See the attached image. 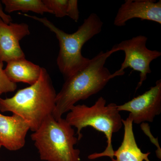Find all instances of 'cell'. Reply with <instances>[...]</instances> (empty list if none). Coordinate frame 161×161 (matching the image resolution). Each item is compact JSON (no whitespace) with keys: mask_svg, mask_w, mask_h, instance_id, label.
Returning a JSON list of instances; mask_svg holds the SVG:
<instances>
[{"mask_svg":"<svg viewBox=\"0 0 161 161\" xmlns=\"http://www.w3.org/2000/svg\"><path fill=\"white\" fill-rule=\"evenodd\" d=\"M116 52L112 47L106 52H100L85 67L66 78L56 96L53 114L55 119L62 118L79 101L86 100L100 92L113 78L105 64L108 58Z\"/></svg>","mask_w":161,"mask_h":161,"instance_id":"6da1fadb","label":"cell"},{"mask_svg":"<svg viewBox=\"0 0 161 161\" xmlns=\"http://www.w3.org/2000/svg\"><path fill=\"white\" fill-rule=\"evenodd\" d=\"M57 95L49 74L42 67L36 83L19 90L11 98H0V111L19 115L34 132L47 116L53 115Z\"/></svg>","mask_w":161,"mask_h":161,"instance_id":"7a4b0ae2","label":"cell"},{"mask_svg":"<svg viewBox=\"0 0 161 161\" xmlns=\"http://www.w3.org/2000/svg\"><path fill=\"white\" fill-rule=\"evenodd\" d=\"M23 15L42 23L56 34L60 46L57 64L66 78L82 69L90 62L91 59L85 58L81 54V49L85 43L102 31L103 23L96 14H91L85 19L78 30L72 34L67 33L59 29L46 18L26 13Z\"/></svg>","mask_w":161,"mask_h":161,"instance_id":"3957f363","label":"cell"},{"mask_svg":"<svg viewBox=\"0 0 161 161\" xmlns=\"http://www.w3.org/2000/svg\"><path fill=\"white\" fill-rule=\"evenodd\" d=\"M107 101L100 97L92 106L78 104L71 108L65 120L72 127L77 128L78 141L82 137L83 128L91 126L97 131L103 132L107 139V147L103 152L94 153L88 156L90 159L108 157L113 159L114 150L112 145L113 133L118 132L123 126L122 119L117 108V105Z\"/></svg>","mask_w":161,"mask_h":161,"instance_id":"277c9868","label":"cell"},{"mask_svg":"<svg viewBox=\"0 0 161 161\" xmlns=\"http://www.w3.org/2000/svg\"><path fill=\"white\" fill-rule=\"evenodd\" d=\"M31 138L42 160L80 161V150L75 148L78 141L75 130L64 119L49 115Z\"/></svg>","mask_w":161,"mask_h":161,"instance_id":"5b68a950","label":"cell"},{"mask_svg":"<svg viewBox=\"0 0 161 161\" xmlns=\"http://www.w3.org/2000/svg\"><path fill=\"white\" fill-rule=\"evenodd\" d=\"M147 37L139 35L130 40H124L112 47L116 52L123 51L125 53V60L120 68L112 74V78L125 75V70L127 68L139 72L140 80L136 92L146 80L147 75L152 72L150 67V63L161 56V52L147 48Z\"/></svg>","mask_w":161,"mask_h":161,"instance_id":"8992f818","label":"cell"},{"mask_svg":"<svg viewBox=\"0 0 161 161\" xmlns=\"http://www.w3.org/2000/svg\"><path fill=\"white\" fill-rule=\"evenodd\" d=\"M119 112H130L133 123L152 122L156 116L161 112V80L156 82L155 86L124 104L117 106Z\"/></svg>","mask_w":161,"mask_h":161,"instance_id":"52a82bcc","label":"cell"},{"mask_svg":"<svg viewBox=\"0 0 161 161\" xmlns=\"http://www.w3.org/2000/svg\"><path fill=\"white\" fill-rule=\"evenodd\" d=\"M30 34L29 26L26 23L6 24L0 18V61L8 63L25 58L20 41Z\"/></svg>","mask_w":161,"mask_h":161,"instance_id":"ba28073f","label":"cell"},{"mask_svg":"<svg viewBox=\"0 0 161 161\" xmlns=\"http://www.w3.org/2000/svg\"><path fill=\"white\" fill-rule=\"evenodd\" d=\"M136 18L161 24V0H125L117 12L114 24L125 26L129 20Z\"/></svg>","mask_w":161,"mask_h":161,"instance_id":"9c48e42d","label":"cell"},{"mask_svg":"<svg viewBox=\"0 0 161 161\" xmlns=\"http://www.w3.org/2000/svg\"><path fill=\"white\" fill-rule=\"evenodd\" d=\"M30 127L16 114L6 116L0 113V145L10 151H17L24 147Z\"/></svg>","mask_w":161,"mask_h":161,"instance_id":"30bf717a","label":"cell"},{"mask_svg":"<svg viewBox=\"0 0 161 161\" xmlns=\"http://www.w3.org/2000/svg\"><path fill=\"white\" fill-rule=\"evenodd\" d=\"M124 135L122 142L117 150L114 151L112 161H150V152L144 153L139 148L133 131V121L130 115L122 119Z\"/></svg>","mask_w":161,"mask_h":161,"instance_id":"8fae6325","label":"cell"},{"mask_svg":"<svg viewBox=\"0 0 161 161\" xmlns=\"http://www.w3.org/2000/svg\"><path fill=\"white\" fill-rule=\"evenodd\" d=\"M7 63L4 71L9 80L14 83L23 82L32 85L40 78L42 67L25 58Z\"/></svg>","mask_w":161,"mask_h":161,"instance_id":"7c38bea8","label":"cell"},{"mask_svg":"<svg viewBox=\"0 0 161 161\" xmlns=\"http://www.w3.org/2000/svg\"><path fill=\"white\" fill-rule=\"evenodd\" d=\"M1 2L5 6V12L8 13L22 11L33 12L42 15L45 13L53 14L41 0H2Z\"/></svg>","mask_w":161,"mask_h":161,"instance_id":"4fadbf2b","label":"cell"},{"mask_svg":"<svg viewBox=\"0 0 161 161\" xmlns=\"http://www.w3.org/2000/svg\"><path fill=\"white\" fill-rule=\"evenodd\" d=\"M46 7L57 18H63L67 16L68 0H43Z\"/></svg>","mask_w":161,"mask_h":161,"instance_id":"5bb4252c","label":"cell"},{"mask_svg":"<svg viewBox=\"0 0 161 161\" xmlns=\"http://www.w3.org/2000/svg\"><path fill=\"white\" fill-rule=\"evenodd\" d=\"M3 67V63L0 61V95L14 92L17 88L16 83L11 81L7 77Z\"/></svg>","mask_w":161,"mask_h":161,"instance_id":"9a60e30c","label":"cell"},{"mask_svg":"<svg viewBox=\"0 0 161 161\" xmlns=\"http://www.w3.org/2000/svg\"><path fill=\"white\" fill-rule=\"evenodd\" d=\"M66 13L67 16L72 20L78 22L79 18V11L77 0H68Z\"/></svg>","mask_w":161,"mask_h":161,"instance_id":"2e32d148","label":"cell"},{"mask_svg":"<svg viewBox=\"0 0 161 161\" xmlns=\"http://www.w3.org/2000/svg\"><path fill=\"white\" fill-rule=\"evenodd\" d=\"M0 18L6 24H9L12 21L11 17L9 15L6 14L3 9L2 2L0 1Z\"/></svg>","mask_w":161,"mask_h":161,"instance_id":"e0dca14e","label":"cell"},{"mask_svg":"<svg viewBox=\"0 0 161 161\" xmlns=\"http://www.w3.org/2000/svg\"><path fill=\"white\" fill-rule=\"evenodd\" d=\"M1 147H2V146H1V145H0V149H1Z\"/></svg>","mask_w":161,"mask_h":161,"instance_id":"ac0fdd59","label":"cell"}]
</instances>
